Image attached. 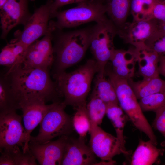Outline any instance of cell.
Here are the masks:
<instances>
[{"label": "cell", "mask_w": 165, "mask_h": 165, "mask_svg": "<svg viewBox=\"0 0 165 165\" xmlns=\"http://www.w3.org/2000/svg\"><path fill=\"white\" fill-rule=\"evenodd\" d=\"M4 75L20 105L24 100L30 99H39L46 102L58 94L48 69L24 68L18 64L9 68Z\"/></svg>", "instance_id": "obj_1"}, {"label": "cell", "mask_w": 165, "mask_h": 165, "mask_svg": "<svg viewBox=\"0 0 165 165\" xmlns=\"http://www.w3.org/2000/svg\"><path fill=\"white\" fill-rule=\"evenodd\" d=\"M98 69L94 59H90L83 65L70 72L54 74L58 94L64 97L66 105L75 108L86 105V97L90 90L94 77Z\"/></svg>", "instance_id": "obj_2"}, {"label": "cell", "mask_w": 165, "mask_h": 165, "mask_svg": "<svg viewBox=\"0 0 165 165\" xmlns=\"http://www.w3.org/2000/svg\"><path fill=\"white\" fill-rule=\"evenodd\" d=\"M94 26L67 32H59L53 47L54 74L64 72L80 61L90 46Z\"/></svg>", "instance_id": "obj_3"}, {"label": "cell", "mask_w": 165, "mask_h": 165, "mask_svg": "<svg viewBox=\"0 0 165 165\" xmlns=\"http://www.w3.org/2000/svg\"><path fill=\"white\" fill-rule=\"evenodd\" d=\"M105 74L115 87L119 104L132 123L145 133L155 145L157 141L153 129L143 113L139 102L128 80L118 77L110 69H105Z\"/></svg>", "instance_id": "obj_4"}, {"label": "cell", "mask_w": 165, "mask_h": 165, "mask_svg": "<svg viewBox=\"0 0 165 165\" xmlns=\"http://www.w3.org/2000/svg\"><path fill=\"white\" fill-rule=\"evenodd\" d=\"M104 3L100 0H87L78 4L76 7L61 11H57L53 17L57 29L78 26L94 21L97 23L106 17Z\"/></svg>", "instance_id": "obj_5"}, {"label": "cell", "mask_w": 165, "mask_h": 165, "mask_svg": "<svg viewBox=\"0 0 165 165\" xmlns=\"http://www.w3.org/2000/svg\"><path fill=\"white\" fill-rule=\"evenodd\" d=\"M63 101H55L40 123L38 134L31 136L29 143H47L57 137L69 135L73 128L72 118L65 112Z\"/></svg>", "instance_id": "obj_6"}, {"label": "cell", "mask_w": 165, "mask_h": 165, "mask_svg": "<svg viewBox=\"0 0 165 165\" xmlns=\"http://www.w3.org/2000/svg\"><path fill=\"white\" fill-rule=\"evenodd\" d=\"M96 23L94 25L90 46L97 65V74L103 76L105 75L107 64L115 48L113 41L117 35V30L107 17Z\"/></svg>", "instance_id": "obj_7"}, {"label": "cell", "mask_w": 165, "mask_h": 165, "mask_svg": "<svg viewBox=\"0 0 165 165\" xmlns=\"http://www.w3.org/2000/svg\"><path fill=\"white\" fill-rule=\"evenodd\" d=\"M50 24L49 30L43 38L37 40L28 47L23 59L20 63L23 67L48 69L54 62L52 40L56 28L53 21H50Z\"/></svg>", "instance_id": "obj_8"}, {"label": "cell", "mask_w": 165, "mask_h": 165, "mask_svg": "<svg viewBox=\"0 0 165 165\" xmlns=\"http://www.w3.org/2000/svg\"><path fill=\"white\" fill-rule=\"evenodd\" d=\"M49 0L44 5L36 9L24 25L23 30L16 32L13 41H19L28 47L47 32L50 28V19L52 18L51 6Z\"/></svg>", "instance_id": "obj_9"}, {"label": "cell", "mask_w": 165, "mask_h": 165, "mask_svg": "<svg viewBox=\"0 0 165 165\" xmlns=\"http://www.w3.org/2000/svg\"><path fill=\"white\" fill-rule=\"evenodd\" d=\"M89 132L90 147L95 155L102 161H112V158L116 155L130 154V151L123 147L116 137L105 132L99 125L91 123Z\"/></svg>", "instance_id": "obj_10"}, {"label": "cell", "mask_w": 165, "mask_h": 165, "mask_svg": "<svg viewBox=\"0 0 165 165\" xmlns=\"http://www.w3.org/2000/svg\"><path fill=\"white\" fill-rule=\"evenodd\" d=\"M22 119L15 111L0 113V148L17 145L23 149L27 134Z\"/></svg>", "instance_id": "obj_11"}, {"label": "cell", "mask_w": 165, "mask_h": 165, "mask_svg": "<svg viewBox=\"0 0 165 165\" xmlns=\"http://www.w3.org/2000/svg\"><path fill=\"white\" fill-rule=\"evenodd\" d=\"M156 20L148 19L134 20L127 22L123 27L117 30V35L124 42L137 48L145 45V41L157 31Z\"/></svg>", "instance_id": "obj_12"}, {"label": "cell", "mask_w": 165, "mask_h": 165, "mask_svg": "<svg viewBox=\"0 0 165 165\" xmlns=\"http://www.w3.org/2000/svg\"><path fill=\"white\" fill-rule=\"evenodd\" d=\"M46 101L39 99L25 100L21 103L20 109L22 113L24 127L26 132V141L22 151L25 152L29 149V144L31 134L40 124L51 108L53 103L47 105Z\"/></svg>", "instance_id": "obj_13"}, {"label": "cell", "mask_w": 165, "mask_h": 165, "mask_svg": "<svg viewBox=\"0 0 165 165\" xmlns=\"http://www.w3.org/2000/svg\"><path fill=\"white\" fill-rule=\"evenodd\" d=\"M1 38H6L10 31L20 24L24 25L31 16L28 0H9L0 9Z\"/></svg>", "instance_id": "obj_14"}, {"label": "cell", "mask_w": 165, "mask_h": 165, "mask_svg": "<svg viewBox=\"0 0 165 165\" xmlns=\"http://www.w3.org/2000/svg\"><path fill=\"white\" fill-rule=\"evenodd\" d=\"M95 155L85 144L84 138L75 139L68 136L61 162L62 165H95Z\"/></svg>", "instance_id": "obj_15"}, {"label": "cell", "mask_w": 165, "mask_h": 165, "mask_svg": "<svg viewBox=\"0 0 165 165\" xmlns=\"http://www.w3.org/2000/svg\"><path fill=\"white\" fill-rule=\"evenodd\" d=\"M68 136L60 137L57 140L43 144L29 143V148L40 165H61Z\"/></svg>", "instance_id": "obj_16"}, {"label": "cell", "mask_w": 165, "mask_h": 165, "mask_svg": "<svg viewBox=\"0 0 165 165\" xmlns=\"http://www.w3.org/2000/svg\"><path fill=\"white\" fill-rule=\"evenodd\" d=\"M112 71L117 76L128 80L134 76L137 61L134 48L114 50L110 59Z\"/></svg>", "instance_id": "obj_17"}, {"label": "cell", "mask_w": 165, "mask_h": 165, "mask_svg": "<svg viewBox=\"0 0 165 165\" xmlns=\"http://www.w3.org/2000/svg\"><path fill=\"white\" fill-rule=\"evenodd\" d=\"M134 48L139 66L138 73L142 77L143 79L159 76V55L145 44Z\"/></svg>", "instance_id": "obj_18"}, {"label": "cell", "mask_w": 165, "mask_h": 165, "mask_svg": "<svg viewBox=\"0 0 165 165\" xmlns=\"http://www.w3.org/2000/svg\"><path fill=\"white\" fill-rule=\"evenodd\" d=\"M151 140H139L138 145L132 154L130 165H150L155 163L160 156L163 154L164 149L156 147Z\"/></svg>", "instance_id": "obj_19"}, {"label": "cell", "mask_w": 165, "mask_h": 165, "mask_svg": "<svg viewBox=\"0 0 165 165\" xmlns=\"http://www.w3.org/2000/svg\"><path fill=\"white\" fill-rule=\"evenodd\" d=\"M0 165H36V160L29 149L24 152L19 146L0 148Z\"/></svg>", "instance_id": "obj_20"}, {"label": "cell", "mask_w": 165, "mask_h": 165, "mask_svg": "<svg viewBox=\"0 0 165 165\" xmlns=\"http://www.w3.org/2000/svg\"><path fill=\"white\" fill-rule=\"evenodd\" d=\"M106 13L117 30L127 22L130 11V0H105Z\"/></svg>", "instance_id": "obj_21"}, {"label": "cell", "mask_w": 165, "mask_h": 165, "mask_svg": "<svg viewBox=\"0 0 165 165\" xmlns=\"http://www.w3.org/2000/svg\"><path fill=\"white\" fill-rule=\"evenodd\" d=\"M128 81L138 99L156 93H165V80L159 76L138 82L132 79Z\"/></svg>", "instance_id": "obj_22"}, {"label": "cell", "mask_w": 165, "mask_h": 165, "mask_svg": "<svg viewBox=\"0 0 165 165\" xmlns=\"http://www.w3.org/2000/svg\"><path fill=\"white\" fill-rule=\"evenodd\" d=\"M28 47L19 41H11L1 50L0 53V64L11 68L21 63Z\"/></svg>", "instance_id": "obj_23"}, {"label": "cell", "mask_w": 165, "mask_h": 165, "mask_svg": "<svg viewBox=\"0 0 165 165\" xmlns=\"http://www.w3.org/2000/svg\"><path fill=\"white\" fill-rule=\"evenodd\" d=\"M20 102L13 90L6 77L0 79V113L20 109Z\"/></svg>", "instance_id": "obj_24"}, {"label": "cell", "mask_w": 165, "mask_h": 165, "mask_svg": "<svg viewBox=\"0 0 165 165\" xmlns=\"http://www.w3.org/2000/svg\"><path fill=\"white\" fill-rule=\"evenodd\" d=\"M106 114L115 129L116 137L123 147L126 149L123 132L127 116L119 104H107Z\"/></svg>", "instance_id": "obj_25"}, {"label": "cell", "mask_w": 165, "mask_h": 165, "mask_svg": "<svg viewBox=\"0 0 165 165\" xmlns=\"http://www.w3.org/2000/svg\"><path fill=\"white\" fill-rule=\"evenodd\" d=\"M97 74L95 80L94 87L92 91L106 104H119L114 86L108 78Z\"/></svg>", "instance_id": "obj_26"}, {"label": "cell", "mask_w": 165, "mask_h": 165, "mask_svg": "<svg viewBox=\"0 0 165 165\" xmlns=\"http://www.w3.org/2000/svg\"><path fill=\"white\" fill-rule=\"evenodd\" d=\"M86 106H80L75 108L76 112L72 118L73 128L79 134V137L84 138L87 132H89L91 126Z\"/></svg>", "instance_id": "obj_27"}, {"label": "cell", "mask_w": 165, "mask_h": 165, "mask_svg": "<svg viewBox=\"0 0 165 165\" xmlns=\"http://www.w3.org/2000/svg\"><path fill=\"white\" fill-rule=\"evenodd\" d=\"M86 107L91 122L98 125L102 122L106 114L107 105L92 92Z\"/></svg>", "instance_id": "obj_28"}, {"label": "cell", "mask_w": 165, "mask_h": 165, "mask_svg": "<svg viewBox=\"0 0 165 165\" xmlns=\"http://www.w3.org/2000/svg\"><path fill=\"white\" fill-rule=\"evenodd\" d=\"M158 0H130V11L134 20L151 18L153 7Z\"/></svg>", "instance_id": "obj_29"}, {"label": "cell", "mask_w": 165, "mask_h": 165, "mask_svg": "<svg viewBox=\"0 0 165 165\" xmlns=\"http://www.w3.org/2000/svg\"><path fill=\"white\" fill-rule=\"evenodd\" d=\"M143 112L156 110L165 105V93H156L144 97L139 102Z\"/></svg>", "instance_id": "obj_30"}, {"label": "cell", "mask_w": 165, "mask_h": 165, "mask_svg": "<svg viewBox=\"0 0 165 165\" xmlns=\"http://www.w3.org/2000/svg\"><path fill=\"white\" fill-rule=\"evenodd\" d=\"M156 116L152 126L163 136L164 140L161 143V145L165 148V105L154 112Z\"/></svg>", "instance_id": "obj_31"}, {"label": "cell", "mask_w": 165, "mask_h": 165, "mask_svg": "<svg viewBox=\"0 0 165 165\" xmlns=\"http://www.w3.org/2000/svg\"><path fill=\"white\" fill-rule=\"evenodd\" d=\"M155 33L145 41V44L159 55H161L165 54V35L159 39Z\"/></svg>", "instance_id": "obj_32"}, {"label": "cell", "mask_w": 165, "mask_h": 165, "mask_svg": "<svg viewBox=\"0 0 165 165\" xmlns=\"http://www.w3.org/2000/svg\"><path fill=\"white\" fill-rule=\"evenodd\" d=\"M151 18L165 22V0H158L152 12Z\"/></svg>", "instance_id": "obj_33"}, {"label": "cell", "mask_w": 165, "mask_h": 165, "mask_svg": "<svg viewBox=\"0 0 165 165\" xmlns=\"http://www.w3.org/2000/svg\"><path fill=\"white\" fill-rule=\"evenodd\" d=\"M87 0H55L51 6L52 17L59 8L64 5L74 3H79Z\"/></svg>", "instance_id": "obj_34"}, {"label": "cell", "mask_w": 165, "mask_h": 165, "mask_svg": "<svg viewBox=\"0 0 165 165\" xmlns=\"http://www.w3.org/2000/svg\"><path fill=\"white\" fill-rule=\"evenodd\" d=\"M158 72L159 74L165 77V55H159Z\"/></svg>", "instance_id": "obj_35"}, {"label": "cell", "mask_w": 165, "mask_h": 165, "mask_svg": "<svg viewBox=\"0 0 165 165\" xmlns=\"http://www.w3.org/2000/svg\"><path fill=\"white\" fill-rule=\"evenodd\" d=\"M9 0H0V9H1Z\"/></svg>", "instance_id": "obj_36"}, {"label": "cell", "mask_w": 165, "mask_h": 165, "mask_svg": "<svg viewBox=\"0 0 165 165\" xmlns=\"http://www.w3.org/2000/svg\"><path fill=\"white\" fill-rule=\"evenodd\" d=\"M163 31L165 32V24L163 27Z\"/></svg>", "instance_id": "obj_37"}, {"label": "cell", "mask_w": 165, "mask_h": 165, "mask_svg": "<svg viewBox=\"0 0 165 165\" xmlns=\"http://www.w3.org/2000/svg\"><path fill=\"white\" fill-rule=\"evenodd\" d=\"M100 1H101L102 2H104V3L105 0H100Z\"/></svg>", "instance_id": "obj_38"}]
</instances>
